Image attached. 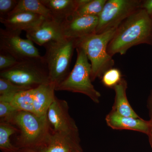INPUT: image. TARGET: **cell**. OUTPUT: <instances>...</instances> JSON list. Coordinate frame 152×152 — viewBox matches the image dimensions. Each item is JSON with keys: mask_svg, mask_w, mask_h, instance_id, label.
Listing matches in <instances>:
<instances>
[{"mask_svg": "<svg viewBox=\"0 0 152 152\" xmlns=\"http://www.w3.org/2000/svg\"><path fill=\"white\" fill-rule=\"evenodd\" d=\"M140 44L152 46V17L140 8L119 25L107 50L112 57L116 54L124 55L130 48Z\"/></svg>", "mask_w": 152, "mask_h": 152, "instance_id": "1", "label": "cell"}, {"mask_svg": "<svg viewBox=\"0 0 152 152\" xmlns=\"http://www.w3.org/2000/svg\"><path fill=\"white\" fill-rule=\"evenodd\" d=\"M9 123L16 127L19 135V148H42L48 143L52 132L47 115L39 116L30 112L18 111Z\"/></svg>", "mask_w": 152, "mask_h": 152, "instance_id": "2", "label": "cell"}, {"mask_svg": "<svg viewBox=\"0 0 152 152\" xmlns=\"http://www.w3.org/2000/svg\"><path fill=\"white\" fill-rule=\"evenodd\" d=\"M117 28L76 39V49L78 48L83 50L91 62L92 82L97 78H101L104 73L115 64L113 57L109 54L107 49Z\"/></svg>", "mask_w": 152, "mask_h": 152, "instance_id": "3", "label": "cell"}, {"mask_svg": "<svg viewBox=\"0 0 152 152\" xmlns=\"http://www.w3.org/2000/svg\"><path fill=\"white\" fill-rule=\"evenodd\" d=\"M76 43V39L65 38L44 46L45 53L43 58L48 67L49 79L51 83L56 85V87L69 74Z\"/></svg>", "mask_w": 152, "mask_h": 152, "instance_id": "4", "label": "cell"}, {"mask_svg": "<svg viewBox=\"0 0 152 152\" xmlns=\"http://www.w3.org/2000/svg\"><path fill=\"white\" fill-rule=\"evenodd\" d=\"M77 58L73 69L67 77L56 87V91L80 93L88 97L94 102H100L101 94L91 80V65L83 50L76 48Z\"/></svg>", "mask_w": 152, "mask_h": 152, "instance_id": "5", "label": "cell"}, {"mask_svg": "<svg viewBox=\"0 0 152 152\" xmlns=\"http://www.w3.org/2000/svg\"><path fill=\"white\" fill-rule=\"evenodd\" d=\"M0 77L17 85L32 88L50 83L43 56L19 62L12 68L1 71Z\"/></svg>", "mask_w": 152, "mask_h": 152, "instance_id": "6", "label": "cell"}, {"mask_svg": "<svg viewBox=\"0 0 152 152\" xmlns=\"http://www.w3.org/2000/svg\"><path fill=\"white\" fill-rule=\"evenodd\" d=\"M140 0H108L99 16L96 34L118 27L136 11L140 8Z\"/></svg>", "mask_w": 152, "mask_h": 152, "instance_id": "7", "label": "cell"}, {"mask_svg": "<svg viewBox=\"0 0 152 152\" xmlns=\"http://www.w3.org/2000/svg\"><path fill=\"white\" fill-rule=\"evenodd\" d=\"M21 32L0 29V51L10 54L19 62L42 58V56L31 41L20 37Z\"/></svg>", "mask_w": 152, "mask_h": 152, "instance_id": "8", "label": "cell"}, {"mask_svg": "<svg viewBox=\"0 0 152 152\" xmlns=\"http://www.w3.org/2000/svg\"><path fill=\"white\" fill-rule=\"evenodd\" d=\"M69 110L66 101L56 97L48 110V119L53 128V131L68 136L80 143L78 129L75 122L70 115Z\"/></svg>", "mask_w": 152, "mask_h": 152, "instance_id": "9", "label": "cell"}, {"mask_svg": "<svg viewBox=\"0 0 152 152\" xmlns=\"http://www.w3.org/2000/svg\"><path fill=\"white\" fill-rule=\"evenodd\" d=\"M99 17L73 15L61 24L64 37L77 39L96 34Z\"/></svg>", "mask_w": 152, "mask_h": 152, "instance_id": "10", "label": "cell"}, {"mask_svg": "<svg viewBox=\"0 0 152 152\" xmlns=\"http://www.w3.org/2000/svg\"><path fill=\"white\" fill-rule=\"evenodd\" d=\"M27 39L43 46L47 44L65 39L61 24L52 18H46L33 29L26 32Z\"/></svg>", "mask_w": 152, "mask_h": 152, "instance_id": "11", "label": "cell"}, {"mask_svg": "<svg viewBox=\"0 0 152 152\" xmlns=\"http://www.w3.org/2000/svg\"><path fill=\"white\" fill-rule=\"evenodd\" d=\"M107 125L113 129L129 130L148 134L151 123L141 118L125 116L112 110L106 116Z\"/></svg>", "mask_w": 152, "mask_h": 152, "instance_id": "12", "label": "cell"}, {"mask_svg": "<svg viewBox=\"0 0 152 152\" xmlns=\"http://www.w3.org/2000/svg\"><path fill=\"white\" fill-rule=\"evenodd\" d=\"M46 18L37 14L21 12L12 14L6 18L0 19V22L7 29L26 32L37 27Z\"/></svg>", "mask_w": 152, "mask_h": 152, "instance_id": "13", "label": "cell"}, {"mask_svg": "<svg viewBox=\"0 0 152 152\" xmlns=\"http://www.w3.org/2000/svg\"><path fill=\"white\" fill-rule=\"evenodd\" d=\"M56 85L50 83L34 88V114L42 116L47 115L50 106L55 101Z\"/></svg>", "mask_w": 152, "mask_h": 152, "instance_id": "14", "label": "cell"}, {"mask_svg": "<svg viewBox=\"0 0 152 152\" xmlns=\"http://www.w3.org/2000/svg\"><path fill=\"white\" fill-rule=\"evenodd\" d=\"M50 11L52 18L61 24L73 15L79 6L78 0H41Z\"/></svg>", "mask_w": 152, "mask_h": 152, "instance_id": "15", "label": "cell"}, {"mask_svg": "<svg viewBox=\"0 0 152 152\" xmlns=\"http://www.w3.org/2000/svg\"><path fill=\"white\" fill-rule=\"evenodd\" d=\"M76 150L82 151L80 143L68 136L53 131L48 143L42 149V151L72 152Z\"/></svg>", "mask_w": 152, "mask_h": 152, "instance_id": "16", "label": "cell"}, {"mask_svg": "<svg viewBox=\"0 0 152 152\" xmlns=\"http://www.w3.org/2000/svg\"><path fill=\"white\" fill-rule=\"evenodd\" d=\"M127 88V82L123 78L119 83L114 88L115 96L112 110L125 116L140 118L134 111L129 103L126 95Z\"/></svg>", "mask_w": 152, "mask_h": 152, "instance_id": "17", "label": "cell"}, {"mask_svg": "<svg viewBox=\"0 0 152 152\" xmlns=\"http://www.w3.org/2000/svg\"><path fill=\"white\" fill-rule=\"evenodd\" d=\"M21 12L37 14L46 18H52L50 11L41 0H19L15 8L9 15Z\"/></svg>", "mask_w": 152, "mask_h": 152, "instance_id": "18", "label": "cell"}, {"mask_svg": "<svg viewBox=\"0 0 152 152\" xmlns=\"http://www.w3.org/2000/svg\"><path fill=\"white\" fill-rule=\"evenodd\" d=\"M19 130L14 125L6 122L0 123V149L4 152H15L20 148L15 146L11 142L12 135L19 132Z\"/></svg>", "mask_w": 152, "mask_h": 152, "instance_id": "19", "label": "cell"}, {"mask_svg": "<svg viewBox=\"0 0 152 152\" xmlns=\"http://www.w3.org/2000/svg\"><path fill=\"white\" fill-rule=\"evenodd\" d=\"M106 1L107 0H78V7L74 15L99 17Z\"/></svg>", "mask_w": 152, "mask_h": 152, "instance_id": "20", "label": "cell"}, {"mask_svg": "<svg viewBox=\"0 0 152 152\" xmlns=\"http://www.w3.org/2000/svg\"><path fill=\"white\" fill-rule=\"evenodd\" d=\"M34 88L17 94L10 103L19 111L30 112L34 114Z\"/></svg>", "mask_w": 152, "mask_h": 152, "instance_id": "21", "label": "cell"}, {"mask_svg": "<svg viewBox=\"0 0 152 152\" xmlns=\"http://www.w3.org/2000/svg\"><path fill=\"white\" fill-rule=\"evenodd\" d=\"M32 88L17 85L7 79L0 77V101L10 103L17 94Z\"/></svg>", "mask_w": 152, "mask_h": 152, "instance_id": "22", "label": "cell"}, {"mask_svg": "<svg viewBox=\"0 0 152 152\" xmlns=\"http://www.w3.org/2000/svg\"><path fill=\"white\" fill-rule=\"evenodd\" d=\"M101 79L104 86L114 89L123 79L121 72L117 68H111L104 73Z\"/></svg>", "mask_w": 152, "mask_h": 152, "instance_id": "23", "label": "cell"}, {"mask_svg": "<svg viewBox=\"0 0 152 152\" xmlns=\"http://www.w3.org/2000/svg\"><path fill=\"white\" fill-rule=\"evenodd\" d=\"M18 111L10 103L0 101L1 121L9 123L11 119Z\"/></svg>", "mask_w": 152, "mask_h": 152, "instance_id": "24", "label": "cell"}, {"mask_svg": "<svg viewBox=\"0 0 152 152\" xmlns=\"http://www.w3.org/2000/svg\"><path fill=\"white\" fill-rule=\"evenodd\" d=\"M19 0H0V19H5L15 8Z\"/></svg>", "mask_w": 152, "mask_h": 152, "instance_id": "25", "label": "cell"}, {"mask_svg": "<svg viewBox=\"0 0 152 152\" xmlns=\"http://www.w3.org/2000/svg\"><path fill=\"white\" fill-rule=\"evenodd\" d=\"M19 63L14 56L5 52L0 51V70L3 71L12 68Z\"/></svg>", "mask_w": 152, "mask_h": 152, "instance_id": "26", "label": "cell"}, {"mask_svg": "<svg viewBox=\"0 0 152 152\" xmlns=\"http://www.w3.org/2000/svg\"><path fill=\"white\" fill-rule=\"evenodd\" d=\"M140 8L143 9L148 15L152 17V0L141 1Z\"/></svg>", "mask_w": 152, "mask_h": 152, "instance_id": "27", "label": "cell"}, {"mask_svg": "<svg viewBox=\"0 0 152 152\" xmlns=\"http://www.w3.org/2000/svg\"><path fill=\"white\" fill-rule=\"evenodd\" d=\"M147 107L148 110L149 121H152V90L151 91L147 99Z\"/></svg>", "mask_w": 152, "mask_h": 152, "instance_id": "28", "label": "cell"}, {"mask_svg": "<svg viewBox=\"0 0 152 152\" xmlns=\"http://www.w3.org/2000/svg\"><path fill=\"white\" fill-rule=\"evenodd\" d=\"M42 148H20L15 152H42Z\"/></svg>", "mask_w": 152, "mask_h": 152, "instance_id": "29", "label": "cell"}, {"mask_svg": "<svg viewBox=\"0 0 152 152\" xmlns=\"http://www.w3.org/2000/svg\"><path fill=\"white\" fill-rule=\"evenodd\" d=\"M150 122L151 123V125H150L149 131V132L147 135L148 137L149 142L150 145L152 148V121H150Z\"/></svg>", "mask_w": 152, "mask_h": 152, "instance_id": "30", "label": "cell"}, {"mask_svg": "<svg viewBox=\"0 0 152 152\" xmlns=\"http://www.w3.org/2000/svg\"><path fill=\"white\" fill-rule=\"evenodd\" d=\"M72 152H82L81 151H79V150H75V151H73Z\"/></svg>", "mask_w": 152, "mask_h": 152, "instance_id": "31", "label": "cell"}]
</instances>
